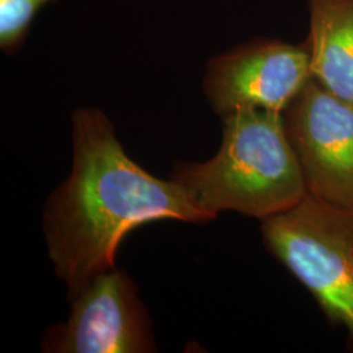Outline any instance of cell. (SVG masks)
<instances>
[{"mask_svg":"<svg viewBox=\"0 0 353 353\" xmlns=\"http://www.w3.org/2000/svg\"><path fill=\"white\" fill-rule=\"evenodd\" d=\"M72 170L43 212L51 263L68 301L97 275L115 268L117 250L135 228L159 220L214 221L172 178L163 181L134 163L97 108L72 115Z\"/></svg>","mask_w":353,"mask_h":353,"instance_id":"1","label":"cell"},{"mask_svg":"<svg viewBox=\"0 0 353 353\" xmlns=\"http://www.w3.org/2000/svg\"><path fill=\"white\" fill-rule=\"evenodd\" d=\"M203 212L232 211L263 221L307 195L283 113L248 109L223 118L220 150L205 163H182L170 176Z\"/></svg>","mask_w":353,"mask_h":353,"instance_id":"2","label":"cell"},{"mask_svg":"<svg viewBox=\"0 0 353 353\" xmlns=\"http://www.w3.org/2000/svg\"><path fill=\"white\" fill-rule=\"evenodd\" d=\"M265 248L313 296L353 345V204L306 195L262 221Z\"/></svg>","mask_w":353,"mask_h":353,"instance_id":"3","label":"cell"},{"mask_svg":"<svg viewBox=\"0 0 353 353\" xmlns=\"http://www.w3.org/2000/svg\"><path fill=\"white\" fill-rule=\"evenodd\" d=\"M283 117L307 195L352 205L353 101L312 77Z\"/></svg>","mask_w":353,"mask_h":353,"instance_id":"4","label":"cell"},{"mask_svg":"<svg viewBox=\"0 0 353 353\" xmlns=\"http://www.w3.org/2000/svg\"><path fill=\"white\" fill-rule=\"evenodd\" d=\"M312 77L305 43L256 39L212 58L203 89L221 118L248 109L284 113Z\"/></svg>","mask_w":353,"mask_h":353,"instance_id":"5","label":"cell"},{"mask_svg":"<svg viewBox=\"0 0 353 353\" xmlns=\"http://www.w3.org/2000/svg\"><path fill=\"white\" fill-rule=\"evenodd\" d=\"M68 319L49 328V353H150L156 351L151 318L134 281L115 268L97 275L70 301Z\"/></svg>","mask_w":353,"mask_h":353,"instance_id":"6","label":"cell"},{"mask_svg":"<svg viewBox=\"0 0 353 353\" xmlns=\"http://www.w3.org/2000/svg\"><path fill=\"white\" fill-rule=\"evenodd\" d=\"M312 76L339 97L353 101V0H309Z\"/></svg>","mask_w":353,"mask_h":353,"instance_id":"7","label":"cell"},{"mask_svg":"<svg viewBox=\"0 0 353 353\" xmlns=\"http://www.w3.org/2000/svg\"><path fill=\"white\" fill-rule=\"evenodd\" d=\"M57 0H0V48L6 54L17 52L26 43L37 13Z\"/></svg>","mask_w":353,"mask_h":353,"instance_id":"8","label":"cell"}]
</instances>
